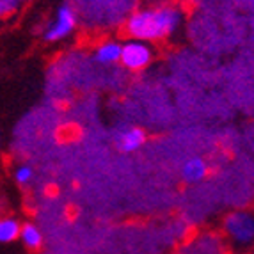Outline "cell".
Returning a JSON list of instances; mask_svg holds the SVG:
<instances>
[{
  "label": "cell",
  "mask_w": 254,
  "mask_h": 254,
  "mask_svg": "<svg viewBox=\"0 0 254 254\" xmlns=\"http://www.w3.org/2000/svg\"><path fill=\"white\" fill-rule=\"evenodd\" d=\"M187 9L174 0H160L133 9L125 20L123 32L130 39L160 45L173 39L185 25Z\"/></svg>",
  "instance_id": "1"
},
{
  "label": "cell",
  "mask_w": 254,
  "mask_h": 254,
  "mask_svg": "<svg viewBox=\"0 0 254 254\" xmlns=\"http://www.w3.org/2000/svg\"><path fill=\"white\" fill-rule=\"evenodd\" d=\"M220 237L231 254H249L254 242V215L251 210L238 208L224 215Z\"/></svg>",
  "instance_id": "2"
},
{
  "label": "cell",
  "mask_w": 254,
  "mask_h": 254,
  "mask_svg": "<svg viewBox=\"0 0 254 254\" xmlns=\"http://www.w3.org/2000/svg\"><path fill=\"white\" fill-rule=\"evenodd\" d=\"M78 25H80V14L75 9V5L71 2H63L57 5L50 20L45 23L41 36L45 41L52 43V45L63 43L75 34L78 30Z\"/></svg>",
  "instance_id": "3"
},
{
  "label": "cell",
  "mask_w": 254,
  "mask_h": 254,
  "mask_svg": "<svg viewBox=\"0 0 254 254\" xmlns=\"http://www.w3.org/2000/svg\"><path fill=\"white\" fill-rule=\"evenodd\" d=\"M157 57L155 47L140 39L127 38L121 43V57H119V66L127 69L130 75H139L149 68Z\"/></svg>",
  "instance_id": "4"
},
{
  "label": "cell",
  "mask_w": 254,
  "mask_h": 254,
  "mask_svg": "<svg viewBox=\"0 0 254 254\" xmlns=\"http://www.w3.org/2000/svg\"><path fill=\"white\" fill-rule=\"evenodd\" d=\"M146 140H148V133L144 128H140L139 125L123 123L116 127L114 133H112V142L118 151L130 155V153H137L139 149L144 148Z\"/></svg>",
  "instance_id": "5"
},
{
  "label": "cell",
  "mask_w": 254,
  "mask_h": 254,
  "mask_svg": "<svg viewBox=\"0 0 254 254\" xmlns=\"http://www.w3.org/2000/svg\"><path fill=\"white\" fill-rule=\"evenodd\" d=\"M224 240L219 233L206 231V233L197 235L195 238L183 244L178 254H228Z\"/></svg>",
  "instance_id": "6"
},
{
  "label": "cell",
  "mask_w": 254,
  "mask_h": 254,
  "mask_svg": "<svg viewBox=\"0 0 254 254\" xmlns=\"http://www.w3.org/2000/svg\"><path fill=\"white\" fill-rule=\"evenodd\" d=\"M121 39L118 38H103L96 41V45L91 50V59L98 66L103 68H110L119 64V57H121Z\"/></svg>",
  "instance_id": "7"
},
{
  "label": "cell",
  "mask_w": 254,
  "mask_h": 254,
  "mask_svg": "<svg viewBox=\"0 0 254 254\" xmlns=\"http://www.w3.org/2000/svg\"><path fill=\"white\" fill-rule=\"evenodd\" d=\"M208 174H210L208 160L203 157H197V155L187 158L182 164V167H180V176L189 185H195V183L204 182L208 178Z\"/></svg>",
  "instance_id": "8"
},
{
  "label": "cell",
  "mask_w": 254,
  "mask_h": 254,
  "mask_svg": "<svg viewBox=\"0 0 254 254\" xmlns=\"http://www.w3.org/2000/svg\"><path fill=\"white\" fill-rule=\"evenodd\" d=\"M18 242L25 247L27 251H39L45 246V233L43 229L39 228V224L32 222V220H27V222H21L20 226V235H18Z\"/></svg>",
  "instance_id": "9"
},
{
  "label": "cell",
  "mask_w": 254,
  "mask_h": 254,
  "mask_svg": "<svg viewBox=\"0 0 254 254\" xmlns=\"http://www.w3.org/2000/svg\"><path fill=\"white\" fill-rule=\"evenodd\" d=\"M21 222L13 215L0 217V246H9L18 242Z\"/></svg>",
  "instance_id": "10"
},
{
  "label": "cell",
  "mask_w": 254,
  "mask_h": 254,
  "mask_svg": "<svg viewBox=\"0 0 254 254\" xmlns=\"http://www.w3.org/2000/svg\"><path fill=\"white\" fill-rule=\"evenodd\" d=\"M27 4L29 0H0V21L16 16Z\"/></svg>",
  "instance_id": "11"
},
{
  "label": "cell",
  "mask_w": 254,
  "mask_h": 254,
  "mask_svg": "<svg viewBox=\"0 0 254 254\" xmlns=\"http://www.w3.org/2000/svg\"><path fill=\"white\" fill-rule=\"evenodd\" d=\"M13 178L20 187H27L32 180H34V169H32L29 164H20L14 167Z\"/></svg>",
  "instance_id": "12"
},
{
  "label": "cell",
  "mask_w": 254,
  "mask_h": 254,
  "mask_svg": "<svg viewBox=\"0 0 254 254\" xmlns=\"http://www.w3.org/2000/svg\"><path fill=\"white\" fill-rule=\"evenodd\" d=\"M0 149H2V133H0Z\"/></svg>",
  "instance_id": "13"
},
{
  "label": "cell",
  "mask_w": 254,
  "mask_h": 254,
  "mask_svg": "<svg viewBox=\"0 0 254 254\" xmlns=\"http://www.w3.org/2000/svg\"><path fill=\"white\" fill-rule=\"evenodd\" d=\"M249 254H251V253H249Z\"/></svg>",
  "instance_id": "14"
}]
</instances>
